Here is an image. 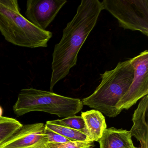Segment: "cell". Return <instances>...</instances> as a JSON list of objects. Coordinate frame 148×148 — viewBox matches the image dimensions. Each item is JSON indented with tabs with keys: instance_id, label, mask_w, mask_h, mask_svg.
<instances>
[{
	"instance_id": "obj_1",
	"label": "cell",
	"mask_w": 148,
	"mask_h": 148,
	"mask_svg": "<svg viewBox=\"0 0 148 148\" xmlns=\"http://www.w3.org/2000/svg\"><path fill=\"white\" fill-rule=\"evenodd\" d=\"M102 2L98 0H82L73 19L63 30L60 41L53 53L50 90L65 77L76 65L77 56L87 37L96 26L101 11Z\"/></svg>"
},
{
	"instance_id": "obj_2",
	"label": "cell",
	"mask_w": 148,
	"mask_h": 148,
	"mask_svg": "<svg viewBox=\"0 0 148 148\" xmlns=\"http://www.w3.org/2000/svg\"><path fill=\"white\" fill-rule=\"evenodd\" d=\"M134 73L130 60L119 62L113 70L100 74L101 83L92 94L83 99V104L109 117L116 116L121 112L117 105L129 90Z\"/></svg>"
},
{
	"instance_id": "obj_3",
	"label": "cell",
	"mask_w": 148,
	"mask_h": 148,
	"mask_svg": "<svg viewBox=\"0 0 148 148\" xmlns=\"http://www.w3.org/2000/svg\"><path fill=\"white\" fill-rule=\"evenodd\" d=\"M20 10L17 0H0V32L5 39L22 47H47L52 33L35 26Z\"/></svg>"
},
{
	"instance_id": "obj_4",
	"label": "cell",
	"mask_w": 148,
	"mask_h": 148,
	"mask_svg": "<svg viewBox=\"0 0 148 148\" xmlns=\"http://www.w3.org/2000/svg\"><path fill=\"white\" fill-rule=\"evenodd\" d=\"M83 106L82 100L79 99L29 88L21 90L13 109L18 117L31 112L40 111L66 118L75 116Z\"/></svg>"
},
{
	"instance_id": "obj_5",
	"label": "cell",
	"mask_w": 148,
	"mask_h": 148,
	"mask_svg": "<svg viewBox=\"0 0 148 148\" xmlns=\"http://www.w3.org/2000/svg\"><path fill=\"white\" fill-rule=\"evenodd\" d=\"M102 3L103 9L117 19L120 27L148 37V0H103Z\"/></svg>"
},
{
	"instance_id": "obj_6",
	"label": "cell",
	"mask_w": 148,
	"mask_h": 148,
	"mask_svg": "<svg viewBox=\"0 0 148 148\" xmlns=\"http://www.w3.org/2000/svg\"><path fill=\"white\" fill-rule=\"evenodd\" d=\"M129 60L134 68V77L129 90L117 105L120 112L129 110L148 94V50Z\"/></svg>"
},
{
	"instance_id": "obj_7",
	"label": "cell",
	"mask_w": 148,
	"mask_h": 148,
	"mask_svg": "<svg viewBox=\"0 0 148 148\" xmlns=\"http://www.w3.org/2000/svg\"><path fill=\"white\" fill-rule=\"evenodd\" d=\"M43 123L22 125L0 143V148H42L47 143Z\"/></svg>"
},
{
	"instance_id": "obj_8",
	"label": "cell",
	"mask_w": 148,
	"mask_h": 148,
	"mask_svg": "<svg viewBox=\"0 0 148 148\" xmlns=\"http://www.w3.org/2000/svg\"><path fill=\"white\" fill-rule=\"evenodd\" d=\"M66 2V0H28L26 18L38 28L46 30Z\"/></svg>"
},
{
	"instance_id": "obj_9",
	"label": "cell",
	"mask_w": 148,
	"mask_h": 148,
	"mask_svg": "<svg viewBox=\"0 0 148 148\" xmlns=\"http://www.w3.org/2000/svg\"><path fill=\"white\" fill-rule=\"evenodd\" d=\"M148 96L142 98L132 116L133 125L130 131L140 143L139 148H148Z\"/></svg>"
},
{
	"instance_id": "obj_10",
	"label": "cell",
	"mask_w": 148,
	"mask_h": 148,
	"mask_svg": "<svg viewBox=\"0 0 148 148\" xmlns=\"http://www.w3.org/2000/svg\"><path fill=\"white\" fill-rule=\"evenodd\" d=\"M130 131L114 127L106 128L99 140L100 148H136Z\"/></svg>"
},
{
	"instance_id": "obj_11",
	"label": "cell",
	"mask_w": 148,
	"mask_h": 148,
	"mask_svg": "<svg viewBox=\"0 0 148 148\" xmlns=\"http://www.w3.org/2000/svg\"><path fill=\"white\" fill-rule=\"evenodd\" d=\"M81 116L84 121L85 129L83 131L93 142H98L107 128L105 118L100 112L95 110L82 112Z\"/></svg>"
},
{
	"instance_id": "obj_12",
	"label": "cell",
	"mask_w": 148,
	"mask_h": 148,
	"mask_svg": "<svg viewBox=\"0 0 148 148\" xmlns=\"http://www.w3.org/2000/svg\"><path fill=\"white\" fill-rule=\"evenodd\" d=\"M45 127L46 129L63 136L71 142L92 141L89 137L82 132L62 126L54 123L53 120L47 121L45 125Z\"/></svg>"
},
{
	"instance_id": "obj_13",
	"label": "cell",
	"mask_w": 148,
	"mask_h": 148,
	"mask_svg": "<svg viewBox=\"0 0 148 148\" xmlns=\"http://www.w3.org/2000/svg\"><path fill=\"white\" fill-rule=\"evenodd\" d=\"M23 125L16 119L0 117V143L8 138Z\"/></svg>"
},
{
	"instance_id": "obj_14",
	"label": "cell",
	"mask_w": 148,
	"mask_h": 148,
	"mask_svg": "<svg viewBox=\"0 0 148 148\" xmlns=\"http://www.w3.org/2000/svg\"><path fill=\"white\" fill-rule=\"evenodd\" d=\"M54 123L65 127L82 132L84 130V121L81 116H73L63 119L53 120Z\"/></svg>"
},
{
	"instance_id": "obj_15",
	"label": "cell",
	"mask_w": 148,
	"mask_h": 148,
	"mask_svg": "<svg viewBox=\"0 0 148 148\" xmlns=\"http://www.w3.org/2000/svg\"><path fill=\"white\" fill-rule=\"evenodd\" d=\"M94 142H68L63 143H47L46 148H93Z\"/></svg>"
},
{
	"instance_id": "obj_16",
	"label": "cell",
	"mask_w": 148,
	"mask_h": 148,
	"mask_svg": "<svg viewBox=\"0 0 148 148\" xmlns=\"http://www.w3.org/2000/svg\"><path fill=\"white\" fill-rule=\"evenodd\" d=\"M45 134L47 136V143H63L71 142L63 136L46 128Z\"/></svg>"
},
{
	"instance_id": "obj_17",
	"label": "cell",
	"mask_w": 148,
	"mask_h": 148,
	"mask_svg": "<svg viewBox=\"0 0 148 148\" xmlns=\"http://www.w3.org/2000/svg\"><path fill=\"white\" fill-rule=\"evenodd\" d=\"M2 113H3V110L1 106H0V117L2 116Z\"/></svg>"
},
{
	"instance_id": "obj_18",
	"label": "cell",
	"mask_w": 148,
	"mask_h": 148,
	"mask_svg": "<svg viewBox=\"0 0 148 148\" xmlns=\"http://www.w3.org/2000/svg\"><path fill=\"white\" fill-rule=\"evenodd\" d=\"M46 148V145H45V147H43V148Z\"/></svg>"
},
{
	"instance_id": "obj_19",
	"label": "cell",
	"mask_w": 148,
	"mask_h": 148,
	"mask_svg": "<svg viewBox=\"0 0 148 148\" xmlns=\"http://www.w3.org/2000/svg\"></svg>"
}]
</instances>
